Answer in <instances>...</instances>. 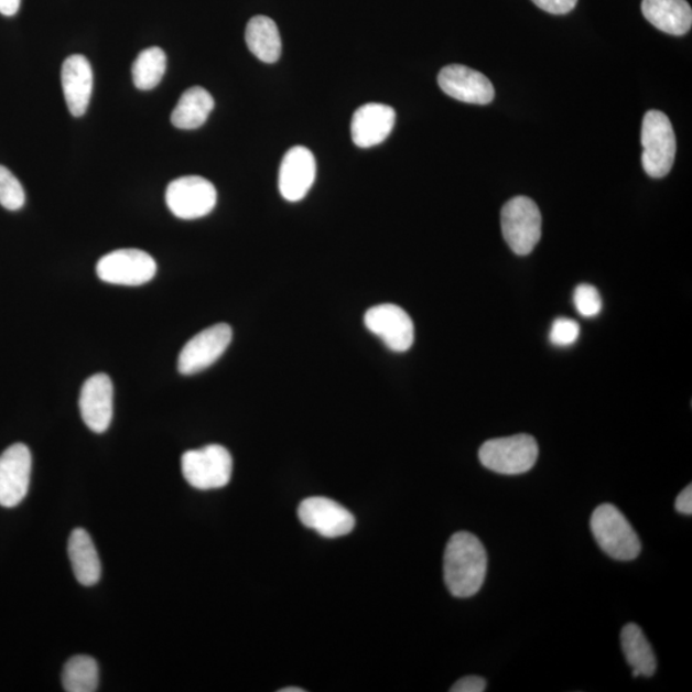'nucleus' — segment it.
I'll list each match as a JSON object with an SVG mask.
<instances>
[{
    "label": "nucleus",
    "instance_id": "obj_14",
    "mask_svg": "<svg viewBox=\"0 0 692 692\" xmlns=\"http://www.w3.org/2000/svg\"><path fill=\"white\" fill-rule=\"evenodd\" d=\"M78 406L86 426L104 434L113 419V383L109 376L98 374L89 377L83 385Z\"/></svg>",
    "mask_w": 692,
    "mask_h": 692
},
{
    "label": "nucleus",
    "instance_id": "obj_16",
    "mask_svg": "<svg viewBox=\"0 0 692 692\" xmlns=\"http://www.w3.org/2000/svg\"><path fill=\"white\" fill-rule=\"evenodd\" d=\"M394 108L381 104L361 106L353 115L352 139L359 148L368 149L383 143L394 129Z\"/></svg>",
    "mask_w": 692,
    "mask_h": 692
},
{
    "label": "nucleus",
    "instance_id": "obj_15",
    "mask_svg": "<svg viewBox=\"0 0 692 692\" xmlns=\"http://www.w3.org/2000/svg\"><path fill=\"white\" fill-rule=\"evenodd\" d=\"M317 175L316 159L309 148L294 147L282 159L279 188L282 198L299 202L311 191Z\"/></svg>",
    "mask_w": 692,
    "mask_h": 692
},
{
    "label": "nucleus",
    "instance_id": "obj_27",
    "mask_svg": "<svg viewBox=\"0 0 692 692\" xmlns=\"http://www.w3.org/2000/svg\"><path fill=\"white\" fill-rule=\"evenodd\" d=\"M580 336V325L571 318H558L550 329V342L555 346H570L575 344Z\"/></svg>",
    "mask_w": 692,
    "mask_h": 692
},
{
    "label": "nucleus",
    "instance_id": "obj_25",
    "mask_svg": "<svg viewBox=\"0 0 692 692\" xmlns=\"http://www.w3.org/2000/svg\"><path fill=\"white\" fill-rule=\"evenodd\" d=\"M26 195L18 177L4 166H0V206L8 210H19L25 206Z\"/></svg>",
    "mask_w": 692,
    "mask_h": 692
},
{
    "label": "nucleus",
    "instance_id": "obj_22",
    "mask_svg": "<svg viewBox=\"0 0 692 692\" xmlns=\"http://www.w3.org/2000/svg\"><path fill=\"white\" fill-rule=\"evenodd\" d=\"M620 644L627 663L632 667V670L639 671L645 678H651L657 672V657L655 650H652L647 636L642 632L641 628L636 624H628L620 632Z\"/></svg>",
    "mask_w": 692,
    "mask_h": 692
},
{
    "label": "nucleus",
    "instance_id": "obj_13",
    "mask_svg": "<svg viewBox=\"0 0 692 692\" xmlns=\"http://www.w3.org/2000/svg\"><path fill=\"white\" fill-rule=\"evenodd\" d=\"M440 88L453 99L463 104L485 106L491 104L495 90L484 74L467 66L451 65L440 71Z\"/></svg>",
    "mask_w": 692,
    "mask_h": 692
},
{
    "label": "nucleus",
    "instance_id": "obj_24",
    "mask_svg": "<svg viewBox=\"0 0 692 692\" xmlns=\"http://www.w3.org/2000/svg\"><path fill=\"white\" fill-rule=\"evenodd\" d=\"M167 68V57L159 46L141 52L132 63V80L139 90H152L162 82Z\"/></svg>",
    "mask_w": 692,
    "mask_h": 692
},
{
    "label": "nucleus",
    "instance_id": "obj_26",
    "mask_svg": "<svg viewBox=\"0 0 692 692\" xmlns=\"http://www.w3.org/2000/svg\"><path fill=\"white\" fill-rule=\"evenodd\" d=\"M573 302L581 316L587 318L597 316L603 309L599 291L588 284H581L576 288Z\"/></svg>",
    "mask_w": 692,
    "mask_h": 692
},
{
    "label": "nucleus",
    "instance_id": "obj_3",
    "mask_svg": "<svg viewBox=\"0 0 692 692\" xmlns=\"http://www.w3.org/2000/svg\"><path fill=\"white\" fill-rule=\"evenodd\" d=\"M539 445L531 435H515L487 440L479 447L483 466L500 475H522L537 464Z\"/></svg>",
    "mask_w": 692,
    "mask_h": 692
},
{
    "label": "nucleus",
    "instance_id": "obj_17",
    "mask_svg": "<svg viewBox=\"0 0 692 692\" xmlns=\"http://www.w3.org/2000/svg\"><path fill=\"white\" fill-rule=\"evenodd\" d=\"M62 89L71 115L82 117L88 111L93 93V68L88 58L74 54L63 62Z\"/></svg>",
    "mask_w": 692,
    "mask_h": 692
},
{
    "label": "nucleus",
    "instance_id": "obj_32",
    "mask_svg": "<svg viewBox=\"0 0 692 692\" xmlns=\"http://www.w3.org/2000/svg\"><path fill=\"white\" fill-rule=\"evenodd\" d=\"M280 692H304V689L285 688V689L280 690Z\"/></svg>",
    "mask_w": 692,
    "mask_h": 692
},
{
    "label": "nucleus",
    "instance_id": "obj_20",
    "mask_svg": "<svg viewBox=\"0 0 692 692\" xmlns=\"http://www.w3.org/2000/svg\"><path fill=\"white\" fill-rule=\"evenodd\" d=\"M214 108V97L201 86H194L181 96L171 115V122L181 130L199 129L206 123Z\"/></svg>",
    "mask_w": 692,
    "mask_h": 692
},
{
    "label": "nucleus",
    "instance_id": "obj_4",
    "mask_svg": "<svg viewBox=\"0 0 692 692\" xmlns=\"http://www.w3.org/2000/svg\"><path fill=\"white\" fill-rule=\"evenodd\" d=\"M642 166L652 179H662L671 172L675 159L673 126L663 112L649 111L641 129Z\"/></svg>",
    "mask_w": 692,
    "mask_h": 692
},
{
    "label": "nucleus",
    "instance_id": "obj_10",
    "mask_svg": "<svg viewBox=\"0 0 692 692\" xmlns=\"http://www.w3.org/2000/svg\"><path fill=\"white\" fill-rule=\"evenodd\" d=\"M365 325L392 352L404 353L412 348L414 325L409 314L396 304H380L368 310Z\"/></svg>",
    "mask_w": 692,
    "mask_h": 692
},
{
    "label": "nucleus",
    "instance_id": "obj_28",
    "mask_svg": "<svg viewBox=\"0 0 692 692\" xmlns=\"http://www.w3.org/2000/svg\"><path fill=\"white\" fill-rule=\"evenodd\" d=\"M532 2L552 14L570 13L577 4V0H532Z\"/></svg>",
    "mask_w": 692,
    "mask_h": 692
},
{
    "label": "nucleus",
    "instance_id": "obj_12",
    "mask_svg": "<svg viewBox=\"0 0 692 692\" xmlns=\"http://www.w3.org/2000/svg\"><path fill=\"white\" fill-rule=\"evenodd\" d=\"M33 457L25 444H14L0 455V506L13 508L26 498Z\"/></svg>",
    "mask_w": 692,
    "mask_h": 692
},
{
    "label": "nucleus",
    "instance_id": "obj_18",
    "mask_svg": "<svg viewBox=\"0 0 692 692\" xmlns=\"http://www.w3.org/2000/svg\"><path fill=\"white\" fill-rule=\"evenodd\" d=\"M641 11L652 26L666 34L682 36L692 26V10L686 0H642Z\"/></svg>",
    "mask_w": 692,
    "mask_h": 692
},
{
    "label": "nucleus",
    "instance_id": "obj_30",
    "mask_svg": "<svg viewBox=\"0 0 692 692\" xmlns=\"http://www.w3.org/2000/svg\"><path fill=\"white\" fill-rule=\"evenodd\" d=\"M675 510L682 515L691 516L692 515V486L689 485L685 490H683L678 499H675Z\"/></svg>",
    "mask_w": 692,
    "mask_h": 692
},
{
    "label": "nucleus",
    "instance_id": "obj_11",
    "mask_svg": "<svg viewBox=\"0 0 692 692\" xmlns=\"http://www.w3.org/2000/svg\"><path fill=\"white\" fill-rule=\"evenodd\" d=\"M298 517L305 527L327 539L345 537L356 526V518L348 509L324 497L303 500L298 508Z\"/></svg>",
    "mask_w": 692,
    "mask_h": 692
},
{
    "label": "nucleus",
    "instance_id": "obj_23",
    "mask_svg": "<svg viewBox=\"0 0 692 692\" xmlns=\"http://www.w3.org/2000/svg\"><path fill=\"white\" fill-rule=\"evenodd\" d=\"M62 683L67 692L97 691L99 685L97 660L88 656L71 658L63 668Z\"/></svg>",
    "mask_w": 692,
    "mask_h": 692
},
{
    "label": "nucleus",
    "instance_id": "obj_5",
    "mask_svg": "<svg viewBox=\"0 0 692 692\" xmlns=\"http://www.w3.org/2000/svg\"><path fill=\"white\" fill-rule=\"evenodd\" d=\"M181 469L187 484L196 490L221 489L230 483L233 457L221 445H207L186 452L181 458Z\"/></svg>",
    "mask_w": 692,
    "mask_h": 692
},
{
    "label": "nucleus",
    "instance_id": "obj_29",
    "mask_svg": "<svg viewBox=\"0 0 692 692\" xmlns=\"http://www.w3.org/2000/svg\"><path fill=\"white\" fill-rule=\"evenodd\" d=\"M486 690V681L478 675H467L455 682L452 692H484Z\"/></svg>",
    "mask_w": 692,
    "mask_h": 692
},
{
    "label": "nucleus",
    "instance_id": "obj_1",
    "mask_svg": "<svg viewBox=\"0 0 692 692\" xmlns=\"http://www.w3.org/2000/svg\"><path fill=\"white\" fill-rule=\"evenodd\" d=\"M487 572V553L474 533H454L444 554V580L455 597H471L482 590Z\"/></svg>",
    "mask_w": 692,
    "mask_h": 692
},
{
    "label": "nucleus",
    "instance_id": "obj_31",
    "mask_svg": "<svg viewBox=\"0 0 692 692\" xmlns=\"http://www.w3.org/2000/svg\"><path fill=\"white\" fill-rule=\"evenodd\" d=\"M21 0H0V13L3 15H14L19 12Z\"/></svg>",
    "mask_w": 692,
    "mask_h": 692
},
{
    "label": "nucleus",
    "instance_id": "obj_8",
    "mask_svg": "<svg viewBox=\"0 0 692 692\" xmlns=\"http://www.w3.org/2000/svg\"><path fill=\"white\" fill-rule=\"evenodd\" d=\"M166 203L177 218H202L215 209L217 191L207 179L184 176L173 180L167 186Z\"/></svg>",
    "mask_w": 692,
    "mask_h": 692
},
{
    "label": "nucleus",
    "instance_id": "obj_2",
    "mask_svg": "<svg viewBox=\"0 0 692 692\" xmlns=\"http://www.w3.org/2000/svg\"><path fill=\"white\" fill-rule=\"evenodd\" d=\"M590 527L597 544L613 560L630 562L641 552V541L620 510L605 502L594 510Z\"/></svg>",
    "mask_w": 692,
    "mask_h": 692
},
{
    "label": "nucleus",
    "instance_id": "obj_6",
    "mask_svg": "<svg viewBox=\"0 0 692 692\" xmlns=\"http://www.w3.org/2000/svg\"><path fill=\"white\" fill-rule=\"evenodd\" d=\"M540 209L527 196H516L501 209V231L517 256L530 255L541 239Z\"/></svg>",
    "mask_w": 692,
    "mask_h": 692
},
{
    "label": "nucleus",
    "instance_id": "obj_9",
    "mask_svg": "<svg viewBox=\"0 0 692 692\" xmlns=\"http://www.w3.org/2000/svg\"><path fill=\"white\" fill-rule=\"evenodd\" d=\"M233 340L229 325L218 324L203 329L188 340L179 356V372L184 376L199 374L224 356Z\"/></svg>",
    "mask_w": 692,
    "mask_h": 692
},
{
    "label": "nucleus",
    "instance_id": "obj_19",
    "mask_svg": "<svg viewBox=\"0 0 692 692\" xmlns=\"http://www.w3.org/2000/svg\"><path fill=\"white\" fill-rule=\"evenodd\" d=\"M68 556L75 577L84 586L97 585L101 576V564L96 545L88 531L76 529L69 534Z\"/></svg>",
    "mask_w": 692,
    "mask_h": 692
},
{
    "label": "nucleus",
    "instance_id": "obj_21",
    "mask_svg": "<svg viewBox=\"0 0 692 692\" xmlns=\"http://www.w3.org/2000/svg\"><path fill=\"white\" fill-rule=\"evenodd\" d=\"M248 48L255 56L264 63L278 62L282 43L277 23L267 15H256L248 22L246 30Z\"/></svg>",
    "mask_w": 692,
    "mask_h": 692
},
{
    "label": "nucleus",
    "instance_id": "obj_7",
    "mask_svg": "<svg viewBox=\"0 0 692 692\" xmlns=\"http://www.w3.org/2000/svg\"><path fill=\"white\" fill-rule=\"evenodd\" d=\"M97 273L107 284L140 286L155 277L156 263L143 250L120 249L99 259Z\"/></svg>",
    "mask_w": 692,
    "mask_h": 692
}]
</instances>
